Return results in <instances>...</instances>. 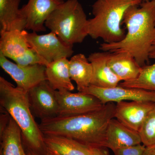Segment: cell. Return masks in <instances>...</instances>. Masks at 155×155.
Returning a JSON list of instances; mask_svg holds the SVG:
<instances>
[{
    "label": "cell",
    "instance_id": "5b68a950",
    "mask_svg": "<svg viewBox=\"0 0 155 155\" xmlns=\"http://www.w3.org/2000/svg\"><path fill=\"white\" fill-rule=\"evenodd\" d=\"M45 26L69 45L81 43L89 35V20L78 0L60 4L48 17Z\"/></svg>",
    "mask_w": 155,
    "mask_h": 155
},
{
    "label": "cell",
    "instance_id": "277c9868",
    "mask_svg": "<svg viewBox=\"0 0 155 155\" xmlns=\"http://www.w3.org/2000/svg\"><path fill=\"white\" fill-rule=\"evenodd\" d=\"M142 0H97L92 5L93 17L89 19V35L101 38L106 43L121 41L125 37L121 27L126 11L129 7L139 5Z\"/></svg>",
    "mask_w": 155,
    "mask_h": 155
},
{
    "label": "cell",
    "instance_id": "7c38bea8",
    "mask_svg": "<svg viewBox=\"0 0 155 155\" xmlns=\"http://www.w3.org/2000/svg\"><path fill=\"white\" fill-rule=\"evenodd\" d=\"M155 103L144 101L116 103L115 118L123 125L138 131Z\"/></svg>",
    "mask_w": 155,
    "mask_h": 155
},
{
    "label": "cell",
    "instance_id": "d4e9b609",
    "mask_svg": "<svg viewBox=\"0 0 155 155\" xmlns=\"http://www.w3.org/2000/svg\"><path fill=\"white\" fill-rule=\"evenodd\" d=\"M146 147L139 144L114 150V155H142Z\"/></svg>",
    "mask_w": 155,
    "mask_h": 155
},
{
    "label": "cell",
    "instance_id": "83f0119b",
    "mask_svg": "<svg viewBox=\"0 0 155 155\" xmlns=\"http://www.w3.org/2000/svg\"><path fill=\"white\" fill-rule=\"evenodd\" d=\"M45 155H59L57 153L54 152L53 151L47 148L46 150V153Z\"/></svg>",
    "mask_w": 155,
    "mask_h": 155
},
{
    "label": "cell",
    "instance_id": "4316f807",
    "mask_svg": "<svg viewBox=\"0 0 155 155\" xmlns=\"http://www.w3.org/2000/svg\"><path fill=\"white\" fill-rule=\"evenodd\" d=\"M142 155H155V144L146 147Z\"/></svg>",
    "mask_w": 155,
    "mask_h": 155
},
{
    "label": "cell",
    "instance_id": "ba28073f",
    "mask_svg": "<svg viewBox=\"0 0 155 155\" xmlns=\"http://www.w3.org/2000/svg\"><path fill=\"white\" fill-rule=\"evenodd\" d=\"M32 114L41 120L52 119L59 116V107L56 91L45 80L28 91Z\"/></svg>",
    "mask_w": 155,
    "mask_h": 155
},
{
    "label": "cell",
    "instance_id": "52a82bcc",
    "mask_svg": "<svg viewBox=\"0 0 155 155\" xmlns=\"http://www.w3.org/2000/svg\"><path fill=\"white\" fill-rule=\"evenodd\" d=\"M27 39L31 48L48 64L62 58H70L74 53L73 46L67 45L51 31L41 35L35 32H28Z\"/></svg>",
    "mask_w": 155,
    "mask_h": 155
},
{
    "label": "cell",
    "instance_id": "3957f363",
    "mask_svg": "<svg viewBox=\"0 0 155 155\" xmlns=\"http://www.w3.org/2000/svg\"><path fill=\"white\" fill-rule=\"evenodd\" d=\"M0 105L19 126L22 139L29 150L39 155H45L47 148L44 141V134L34 118L28 91L14 86L1 76Z\"/></svg>",
    "mask_w": 155,
    "mask_h": 155
},
{
    "label": "cell",
    "instance_id": "44dd1931",
    "mask_svg": "<svg viewBox=\"0 0 155 155\" xmlns=\"http://www.w3.org/2000/svg\"><path fill=\"white\" fill-rule=\"evenodd\" d=\"M0 137L1 155H28L22 147L21 129L12 117Z\"/></svg>",
    "mask_w": 155,
    "mask_h": 155
},
{
    "label": "cell",
    "instance_id": "9a60e30c",
    "mask_svg": "<svg viewBox=\"0 0 155 155\" xmlns=\"http://www.w3.org/2000/svg\"><path fill=\"white\" fill-rule=\"evenodd\" d=\"M108 65L122 81L134 80L141 72L142 67L128 52H110Z\"/></svg>",
    "mask_w": 155,
    "mask_h": 155
},
{
    "label": "cell",
    "instance_id": "9c48e42d",
    "mask_svg": "<svg viewBox=\"0 0 155 155\" xmlns=\"http://www.w3.org/2000/svg\"><path fill=\"white\" fill-rule=\"evenodd\" d=\"M81 92L97 97L104 104L125 101H144L155 103V91L120 86L102 88L91 85Z\"/></svg>",
    "mask_w": 155,
    "mask_h": 155
},
{
    "label": "cell",
    "instance_id": "30bf717a",
    "mask_svg": "<svg viewBox=\"0 0 155 155\" xmlns=\"http://www.w3.org/2000/svg\"><path fill=\"white\" fill-rule=\"evenodd\" d=\"M0 66L15 81L17 87L26 91L46 80V66L44 65L20 66L0 54Z\"/></svg>",
    "mask_w": 155,
    "mask_h": 155
},
{
    "label": "cell",
    "instance_id": "e0dca14e",
    "mask_svg": "<svg viewBox=\"0 0 155 155\" xmlns=\"http://www.w3.org/2000/svg\"><path fill=\"white\" fill-rule=\"evenodd\" d=\"M46 80L54 90L72 91L75 87L69 71V60L62 58L51 62L46 67Z\"/></svg>",
    "mask_w": 155,
    "mask_h": 155
},
{
    "label": "cell",
    "instance_id": "cb8c5ba5",
    "mask_svg": "<svg viewBox=\"0 0 155 155\" xmlns=\"http://www.w3.org/2000/svg\"><path fill=\"white\" fill-rule=\"evenodd\" d=\"M13 61L18 65L22 66L40 65L47 66V62L41 57L36 51L31 48H29L22 55L15 58Z\"/></svg>",
    "mask_w": 155,
    "mask_h": 155
},
{
    "label": "cell",
    "instance_id": "8fae6325",
    "mask_svg": "<svg viewBox=\"0 0 155 155\" xmlns=\"http://www.w3.org/2000/svg\"><path fill=\"white\" fill-rule=\"evenodd\" d=\"M64 2L58 0H28L20 9V15L25 23V29L33 32L45 31V22L53 11Z\"/></svg>",
    "mask_w": 155,
    "mask_h": 155
},
{
    "label": "cell",
    "instance_id": "1f68e13d",
    "mask_svg": "<svg viewBox=\"0 0 155 155\" xmlns=\"http://www.w3.org/2000/svg\"><path fill=\"white\" fill-rule=\"evenodd\" d=\"M154 45L155 46V42L154 43Z\"/></svg>",
    "mask_w": 155,
    "mask_h": 155
},
{
    "label": "cell",
    "instance_id": "f1b7e54d",
    "mask_svg": "<svg viewBox=\"0 0 155 155\" xmlns=\"http://www.w3.org/2000/svg\"><path fill=\"white\" fill-rule=\"evenodd\" d=\"M28 155H38V154L32 151L31 150H29V151L28 152Z\"/></svg>",
    "mask_w": 155,
    "mask_h": 155
},
{
    "label": "cell",
    "instance_id": "7402d4cb",
    "mask_svg": "<svg viewBox=\"0 0 155 155\" xmlns=\"http://www.w3.org/2000/svg\"><path fill=\"white\" fill-rule=\"evenodd\" d=\"M149 58L155 60V48L150 53ZM119 85L155 91V63L142 67L141 72L135 79L120 82Z\"/></svg>",
    "mask_w": 155,
    "mask_h": 155
},
{
    "label": "cell",
    "instance_id": "2e32d148",
    "mask_svg": "<svg viewBox=\"0 0 155 155\" xmlns=\"http://www.w3.org/2000/svg\"><path fill=\"white\" fill-rule=\"evenodd\" d=\"M25 30L0 31V54L13 61L31 48Z\"/></svg>",
    "mask_w": 155,
    "mask_h": 155
},
{
    "label": "cell",
    "instance_id": "ac0fdd59",
    "mask_svg": "<svg viewBox=\"0 0 155 155\" xmlns=\"http://www.w3.org/2000/svg\"><path fill=\"white\" fill-rule=\"evenodd\" d=\"M69 71L71 80L76 83L78 92L91 86L92 66L84 54H78L72 56L69 61Z\"/></svg>",
    "mask_w": 155,
    "mask_h": 155
},
{
    "label": "cell",
    "instance_id": "5bb4252c",
    "mask_svg": "<svg viewBox=\"0 0 155 155\" xmlns=\"http://www.w3.org/2000/svg\"><path fill=\"white\" fill-rule=\"evenodd\" d=\"M142 143L138 131L123 125L117 119H111L106 134V147L115 150Z\"/></svg>",
    "mask_w": 155,
    "mask_h": 155
},
{
    "label": "cell",
    "instance_id": "603a6c76",
    "mask_svg": "<svg viewBox=\"0 0 155 155\" xmlns=\"http://www.w3.org/2000/svg\"><path fill=\"white\" fill-rule=\"evenodd\" d=\"M139 133L145 147L155 144V105L143 123Z\"/></svg>",
    "mask_w": 155,
    "mask_h": 155
},
{
    "label": "cell",
    "instance_id": "6da1fadb",
    "mask_svg": "<svg viewBox=\"0 0 155 155\" xmlns=\"http://www.w3.org/2000/svg\"><path fill=\"white\" fill-rule=\"evenodd\" d=\"M116 107V103H107L91 113L41 120L39 127L44 135L69 137L90 148L106 147L107 128L115 118Z\"/></svg>",
    "mask_w": 155,
    "mask_h": 155
},
{
    "label": "cell",
    "instance_id": "484cf974",
    "mask_svg": "<svg viewBox=\"0 0 155 155\" xmlns=\"http://www.w3.org/2000/svg\"><path fill=\"white\" fill-rule=\"evenodd\" d=\"M106 147L90 148L91 155H110Z\"/></svg>",
    "mask_w": 155,
    "mask_h": 155
},
{
    "label": "cell",
    "instance_id": "ffe728a7",
    "mask_svg": "<svg viewBox=\"0 0 155 155\" xmlns=\"http://www.w3.org/2000/svg\"><path fill=\"white\" fill-rule=\"evenodd\" d=\"M21 0H0L1 31L25 30V23L20 15Z\"/></svg>",
    "mask_w": 155,
    "mask_h": 155
},
{
    "label": "cell",
    "instance_id": "8992f818",
    "mask_svg": "<svg viewBox=\"0 0 155 155\" xmlns=\"http://www.w3.org/2000/svg\"><path fill=\"white\" fill-rule=\"evenodd\" d=\"M60 117L78 116L96 111L104 105L93 95L67 90L56 91Z\"/></svg>",
    "mask_w": 155,
    "mask_h": 155
},
{
    "label": "cell",
    "instance_id": "7a4b0ae2",
    "mask_svg": "<svg viewBox=\"0 0 155 155\" xmlns=\"http://www.w3.org/2000/svg\"><path fill=\"white\" fill-rule=\"evenodd\" d=\"M122 23L127 29L124 38L118 42H104L100 49L110 52H128L143 67L149 63L150 53L155 48V0L129 7Z\"/></svg>",
    "mask_w": 155,
    "mask_h": 155
},
{
    "label": "cell",
    "instance_id": "f546056e",
    "mask_svg": "<svg viewBox=\"0 0 155 155\" xmlns=\"http://www.w3.org/2000/svg\"><path fill=\"white\" fill-rule=\"evenodd\" d=\"M143 2H147V1H152V0H142Z\"/></svg>",
    "mask_w": 155,
    "mask_h": 155
},
{
    "label": "cell",
    "instance_id": "d6986e66",
    "mask_svg": "<svg viewBox=\"0 0 155 155\" xmlns=\"http://www.w3.org/2000/svg\"><path fill=\"white\" fill-rule=\"evenodd\" d=\"M47 148L59 155H91L90 147L61 136L44 135Z\"/></svg>",
    "mask_w": 155,
    "mask_h": 155
},
{
    "label": "cell",
    "instance_id": "4fadbf2b",
    "mask_svg": "<svg viewBox=\"0 0 155 155\" xmlns=\"http://www.w3.org/2000/svg\"><path fill=\"white\" fill-rule=\"evenodd\" d=\"M110 52H96L89 56L88 61L93 67L92 86L102 88L114 87L122 80L112 71L108 65Z\"/></svg>",
    "mask_w": 155,
    "mask_h": 155
},
{
    "label": "cell",
    "instance_id": "4dcf8cb0",
    "mask_svg": "<svg viewBox=\"0 0 155 155\" xmlns=\"http://www.w3.org/2000/svg\"><path fill=\"white\" fill-rule=\"evenodd\" d=\"M58 1H61V2H65V0H58Z\"/></svg>",
    "mask_w": 155,
    "mask_h": 155
}]
</instances>
